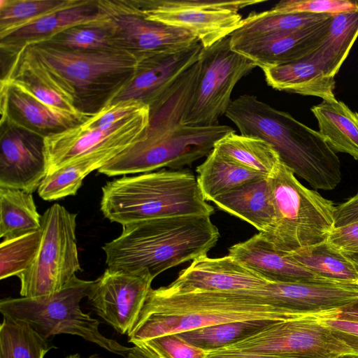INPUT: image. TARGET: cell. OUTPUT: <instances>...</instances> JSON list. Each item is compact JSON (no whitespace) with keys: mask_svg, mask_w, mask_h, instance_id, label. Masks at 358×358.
I'll return each instance as SVG.
<instances>
[{"mask_svg":"<svg viewBox=\"0 0 358 358\" xmlns=\"http://www.w3.org/2000/svg\"><path fill=\"white\" fill-rule=\"evenodd\" d=\"M311 313L294 312L262 294L260 289L174 292L151 289L135 325L127 334L135 344L226 322L252 320L277 321Z\"/></svg>","mask_w":358,"mask_h":358,"instance_id":"1","label":"cell"},{"mask_svg":"<svg viewBox=\"0 0 358 358\" xmlns=\"http://www.w3.org/2000/svg\"><path fill=\"white\" fill-rule=\"evenodd\" d=\"M220 238L210 216L176 215L122 225L102 247L108 268L145 272L153 278L169 268L207 255Z\"/></svg>","mask_w":358,"mask_h":358,"instance_id":"2","label":"cell"},{"mask_svg":"<svg viewBox=\"0 0 358 358\" xmlns=\"http://www.w3.org/2000/svg\"><path fill=\"white\" fill-rule=\"evenodd\" d=\"M224 115L244 136L259 138L281 162L315 189L331 190L341 181V162L318 131L257 99L243 94L231 101Z\"/></svg>","mask_w":358,"mask_h":358,"instance_id":"3","label":"cell"},{"mask_svg":"<svg viewBox=\"0 0 358 358\" xmlns=\"http://www.w3.org/2000/svg\"><path fill=\"white\" fill-rule=\"evenodd\" d=\"M101 211L112 222H131L176 215H209L196 176L187 170H160L123 176L102 187Z\"/></svg>","mask_w":358,"mask_h":358,"instance_id":"4","label":"cell"},{"mask_svg":"<svg viewBox=\"0 0 358 358\" xmlns=\"http://www.w3.org/2000/svg\"><path fill=\"white\" fill-rule=\"evenodd\" d=\"M34 53L74 100L92 115L108 104L130 80L139 55L122 49L76 51L45 43L29 45Z\"/></svg>","mask_w":358,"mask_h":358,"instance_id":"5","label":"cell"},{"mask_svg":"<svg viewBox=\"0 0 358 358\" xmlns=\"http://www.w3.org/2000/svg\"><path fill=\"white\" fill-rule=\"evenodd\" d=\"M268 178L276 217L263 235L273 247L289 254L327 241L334 228V203L303 186L283 163Z\"/></svg>","mask_w":358,"mask_h":358,"instance_id":"6","label":"cell"},{"mask_svg":"<svg viewBox=\"0 0 358 358\" xmlns=\"http://www.w3.org/2000/svg\"><path fill=\"white\" fill-rule=\"evenodd\" d=\"M92 282L75 275L50 295L3 299L0 311L3 316L27 323L46 339L62 334L76 335L124 357L130 348L103 336L99 329V322L81 310L80 301L87 296Z\"/></svg>","mask_w":358,"mask_h":358,"instance_id":"7","label":"cell"},{"mask_svg":"<svg viewBox=\"0 0 358 358\" xmlns=\"http://www.w3.org/2000/svg\"><path fill=\"white\" fill-rule=\"evenodd\" d=\"M234 131L231 127L220 124H181L164 132L148 130L138 141L97 171L108 176H116L149 173L162 168L179 170L207 157L220 139Z\"/></svg>","mask_w":358,"mask_h":358,"instance_id":"8","label":"cell"},{"mask_svg":"<svg viewBox=\"0 0 358 358\" xmlns=\"http://www.w3.org/2000/svg\"><path fill=\"white\" fill-rule=\"evenodd\" d=\"M77 214L55 203L42 215L41 242L29 268L19 275L22 297L50 295L81 271L77 248Z\"/></svg>","mask_w":358,"mask_h":358,"instance_id":"9","label":"cell"},{"mask_svg":"<svg viewBox=\"0 0 358 358\" xmlns=\"http://www.w3.org/2000/svg\"><path fill=\"white\" fill-rule=\"evenodd\" d=\"M339 309L275 322L227 348L294 358L350 357V350L325 324Z\"/></svg>","mask_w":358,"mask_h":358,"instance_id":"10","label":"cell"},{"mask_svg":"<svg viewBox=\"0 0 358 358\" xmlns=\"http://www.w3.org/2000/svg\"><path fill=\"white\" fill-rule=\"evenodd\" d=\"M230 36L202 49L198 80L182 117V125L219 124V117L231 102L235 85L257 67L254 62L231 48Z\"/></svg>","mask_w":358,"mask_h":358,"instance_id":"11","label":"cell"},{"mask_svg":"<svg viewBox=\"0 0 358 358\" xmlns=\"http://www.w3.org/2000/svg\"><path fill=\"white\" fill-rule=\"evenodd\" d=\"M266 0H131L145 19L183 29L208 48L243 23L239 10Z\"/></svg>","mask_w":358,"mask_h":358,"instance_id":"12","label":"cell"},{"mask_svg":"<svg viewBox=\"0 0 358 358\" xmlns=\"http://www.w3.org/2000/svg\"><path fill=\"white\" fill-rule=\"evenodd\" d=\"M149 124L150 108L145 105L110 127L92 128L82 122L47 136L44 140L48 174L89 155L123 151L145 134Z\"/></svg>","mask_w":358,"mask_h":358,"instance_id":"13","label":"cell"},{"mask_svg":"<svg viewBox=\"0 0 358 358\" xmlns=\"http://www.w3.org/2000/svg\"><path fill=\"white\" fill-rule=\"evenodd\" d=\"M154 278L145 272L107 268L93 280L87 299L98 315L120 334H128L144 306Z\"/></svg>","mask_w":358,"mask_h":358,"instance_id":"14","label":"cell"},{"mask_svg":"<svg viewBox=\"0 0 358 358\" xmlns=\"http://www.w3.org/2000/svg\"><path fill=\"white\" fill-rule=\"evenodd\" d=\"M110 17L118 48L141 55L180 49L198 40L189 31L149 20L138 13L131 0H101Z\"/></svg>","mask_w":358,"mask_h":358,"instance_id":"15","label":"cell"},{"mask_svg":"<svg viewBox=\"0 0 358 358\" xmlns=\"http://www.w3.org/2000/svg\"><path fill=\"white\" fill-rule=\"evenodd\" d=\"M0 187L33 193L48 174L45 138L0 121Z\"/></svg>","mask_w":358,"mask_h":358,"instance_id":"16","label":"cell"},{"mask_svg":"<svg viewBox=\"0 0 358 358\" xmlns=\"http://www.w3.org/2000/svg\"><path fill=\"white\" fill-rule=\"evenodd\" d=\"M203 48L197 41L180 49L141 55L134 76L108 103L135 100L152 107L198 62Z\"/></svg>","mask_w":358,"mask_h":358,"instance_id":"17","label":"cell"},{"mask_svg":"<svg viewBox=\"0 0 358 358\" xmlns=\"http://www.w3.org/2000/svg\"><path fill=\"white\" fill-rule=\"evenodd\" d=\"M271 282L229 255L219 258L207 255L192 261L166 287L174 292L240 291L266 287Z\"/></svg>","mask_w":358,"mask_h":358,"instance_id":"18","label":"cell"},{"mask_svg":"<svg viewBox=\"0 0 358 358\" xmlns=\"http://www.w3.org/2000/svg\"><path fill=\"white\" fill-rule=\"evenodd\" d=\"M331 17L292 32L250 39L230 36L231 47L262 69L298 62L310 56L317 48L327 33Z\"/></svg>","mask_w":358,"mask_h":358,"instance_id":"19","label":"cell"},{"mask_svg":"<svg viewBox=\"0 0 358 358\" xmlns=\"http://www.w3.org/2000/svg\"><path fill=\"white\" fill-rule=\"evenodd\" d=\"M1 120L15 124L44 138L83 122L90 115L50 106L18 87L1 80Z\"/></svg>","mask_w":358,"mask_h":358,"instance_id":"20","label":"cell"},{"mask_svg":"<svg viewBox=\"0 0 358 358\" xmlns=\"http://www.w3.org/2000/svg\"><path fill=\"white\" fill-rule=\"evenodd\" d=\"M109 17L101 0H79L0 38L1 54L11 60L26 45L45 41L70 27Z\"/></svg>","mask_w":358,"mask_h":358,"instance_id":"21","label":"cell"},{"mask_svg":"<svg viewBox=\"0 0 358 358\" xmlns=\"http://www.w3.org/2000/svg\"><path fill=\"white\" fill-rule=\"evenodd\" d=\"M228 255L271 282L338 284L317 275L288 254L276 250L260 232L231 246Z\"/></svg>","mask_w":358,"mask_h":358,"instance_id":"22","label":"cell"},{"mask_svg":"<svg viewBox=\"0 0 358 358\" xmlns=\"http://www.w3.org/2000/svg\"><path fill=\"white\" fill-rule=\"evenodd\" d=\"M279 306L300 313L340 309L358 298V287L333 283L271 282L261 289Z\"/></svg>","mask_w":358,"mask_h":358,"instance_id":"23","label":"cell"},{"mask_svg":"<svg viewBox=\"0 0 358 358\" xmlns=\"http://www.w3.org/2000/svg\"><path fill=\"white\" fill-rule=\"evenodd\" d=\"M1 80L18 87L50 106L82 113L76 108L71 95L38 59L29 45L23 47L13 58Z\"/></svg>","mask_w":358,"mask_h":358,"instance_id":"24","label":"cell"},{"mask_svg":"<svg viewBox=\"0 0 358 358\" xmlns=\"http://www.w3.org/2000/svg\"><path fill=\"white\" fill-rule=\"evenodd\" d=\"M222 210L266 234L275 222V208L268 177H263L223 194L212 201Z\"/></svg>","mask_w":358,"mask_h":358,"instance_id":"25","label":"cell"},{"mask_svg":"<svg viewBox=\"0 0 358 358\" xmlns=\"http://www.w3.org/2000/svg\"><path fill=\"white\" fill-rule=\"evenodd\" d=\"M262 71L267 84L276 90L317 96L322 100L336 98L334 78L327 76L313 61L304 59Z\"/></svg>","mask_w":358,"mask_h":358,"instance_id":"26","label":"cell"},{"mask_svg":"<svg viewBox=\"0 0 358 358\" xmlns=\"http://www.w3.org/2000/svg\"><path fill=\"white\" fill-rule=\"evenodd\" d=\"M319 133L336 152L346 153L358 160V113L336 98L312 106Z\"/></svg>","mask_w":358,"mask_h":358,"instance_id":"27","label":"cell"},{"mask_svg":"<svg viewBox=\"0 0 358 358\" xmlns=\"http://www.w3.org/2000/svg\"><path fill=\"white\" fill-rule=\"evenodd\" d=\"M358 38V8L332 15L324 39L307 59L334 78Z\"/></svg>","mask_w":358,"mask_h":358,"instance_id":"28","label":"cell"},{"mask_svg":"<svg viewBox=\"0 0 358 358\" xmlns=\"http://www.w3.org/2000/svg\"><path fill=\"white\" fill-rule=\"evenodd\" d=\"M196 171L199 189L206 201H213L238 187L266 177L225 158L214 149Z\"/></svg>","mask_w":358,"mask_h":358,"instance_id":"29","label":"cell"},{"mask_svg":"<svg viewBox=\"0 0 358 358\" xmlns=\"http://www.w3.org/2000/svg\"><path fill=\"white\" fill-rule=\"evenodd\" d=\"M225 158L266 177L272 175L282 163L275 150L265 141L231 132L214 146Z\"/></svg>","mask_w":358,"mask_h":358,"instance_id":"30","label":"cell"},{"mask_svg":"<svg viewBox=\"0 0 358 358\" xmlns=\"http://www.w3.org/2000/svg\"><path fill=\"white\" fill-rule=\"evenodd\" d=\"M199 74L197 62L150 108L148 131L164 132L181 125L182 117L193 94Z\"/></svg>","mask_w":358,"mask_h":358,"instance_id":"31","label":"cell"},{"mask_svg":"<svg viewBox=\"0 0 358 358\" xmlns=\"http://www.w3.org/2000/svg\"><path fill=\"white\" fill-rule=\"evenodd\" d=\"M121 152L113 150L89 155L47 174L38 189V195L50 201L76 194L86 176Z\"/></svg>","mask_w":358,"mask_h":358,"instance_id":"32","label":"cell"},{"mask_svg":"<svg viewBox=\"0 0 358 358\" xmlns=\"http://www.w3.org/2000/svg\"><path fill=\"white\" fill-rule=\"evenodd\" d=\"M42 215L31 193L0 187V237L9 239L41 229Z\"/></svg>","mask_w":358,"mask_h":358,"instance_id":"33","label":"cell"},{"mask_svg":"<svg viewBox=\"0 0 358 358\" xmlns=\"http://www.w3.org/2000/svg\"><path fill=\"white\" fill-rule=\"evenodd\" d=\"M288 255L322 278L338 284L358 287V274L353 264L327 240Z\"/></svg>","mask_w":358,"mask_h":358,"instance_id":"34","label":"cell"},{"mask_svg":"<svg viewBox=\"0 0 358 358\" xmlns=\"http://www.w3.org/2000/svg\"><path fill=\"white\" fill-rule=\"evenodd\" d=\"M332 15L309 13H275L269 10L251 13L244 18L242 26L231 35V38L250 39L292 32L317 24Z\"/></svg>","mask_w":358,"mask_h":358,"instance_id":"35","label":"cell"},{"mask_svg":"<svg viewBox=\"0 0 358 358\" xmlns=\"http://www.w3.org/2000/svg\"><path fill=\"white\" fill-rule=\"evenodd\" d=\"M277 322L272 320H252L226 322L178 334L189 343L206 351L229 346Z\"/></svg>","mask_w":358,"mask_h":358,"instance_id":"36","label":"cell"},{"mask_svg":"<svg viewBox=\"0 0 358 358\" xmlns=\"http://www.w3.org/2000/svg\"><path fill=\"white\" fill-rule=\"evenodd\" d=\"M49 339L27 323L3 316L0 326V358H44L55 348Z\"/></svg>","mask_w":358,"mask_h":358,"instance_id":"37","label":"cell"},{"mask_svg":"<svg viewBox=\"0 0 358 358\" xmlns=\"http://www.w3.org/2000/svg\"><path fill=\"white\" fill-rule=\"evenodd\" d=\"M38 43L76 51L120 49L114 38L110 17L70 27Z\"/></svg>","mask_w":358,"mask_h":358,"instance_id":"38","label":"cell"},{"mask_svg":"<svg viewBox=\"0 0 358 358\" xmlns=\"http://www.w3.org/2000/svg\"><path fill=\"white\" fill-rule=\"evenodd\" d=\"M79 0H0V38Z\"/></svg>","mask_w":358,"mask_h":358,"instance_id":"39","label":"cell"},{"mask_svg":"<svg viewBox=\"0 0 358 358\" xmlns=\"http://www.w3.org/2000/svg\"><path fill=\"white\" fill-rule=\"evenodd\" d=\"M41 229L20 236L3 239L0 246V279L18 276L34 261L41 242Z\"/></svg>","mask_w":358,"mask_h":358,"instance_id":"40","label":"cell"},{"mask_svg":"<svg viewBox=\"0 0 358 358\" xmlns=\"http://www.w3.org/2000/svg\"><path fill=\"white\" fill-rule=\"evenodd\" d=\"M135 344L142 345L156 358H207L208 355V351L189 343L178 334L160 336Z\"/></svg>","mask_w":358,"mask_h":358,"instance_id":"41","label":"cell"},{"mask_svg":"<svg viewBox=\"0 0 358 358\" xmlns=\"http://www.w3.org/2000/svg\"><path fill=\"white\" fill-rule=\"evenodd\" d=\"M358 8V1L350 0H283L269 10L275 13H309L336 15Z\"/></svg>","mask_w":358,"mask_h":358,"instance_id":"42","label":"cell"},{"mask_svg":"<svg viewBox=\"0 0 358 358\" xmlns=\"http://www.w3.org/2000/svg\"><path fill=\"white\" fill-rule=\"evenodd\" d=\"M145 105L135 100H121L110 103L90 115L83 124L92 128L110 127Z\"/></svg>","mask_w":358,"mask_h":358,"instance_id":"43","label":"cell"},{"mask_svg":"<svg viewBox=\"0 0 358 358\" xmlns=\"http://www.w3.org/2000/svg\"><path fill=\"white\" fill-rule=\"evenodd\" d=\"M324 322L334 336L350 350V357L358 358V322L332 317L326 319Z\"/></svg>","mask_w":358,"mask_h":358,"instance_id":"44","label":"cell"},{"mask_svg":"<svg viewBox=\"0 0 358 358\" xmlns=\"http://www.w3.org/2000/svg\"><path fill=\"white\" fill-rule=\"evenodd\" d=\"M328 243L342 252L358 251V221L334 228L327 239Z\"/></svg>","mask_w":358,"mask_h":358,"instance_id":"45","label":"cell"},{"mask_svg":"<svg viewBox=\"0 0 358 358\" xmlns=\"http://www.w3.org/2000/svg\"><path fill=\"white\" fill-rule=\"evenodd\" d=\"M357 221L358 193L347 201L335 207L334 228L343 227Z\"/></svg>","mask_w":358,"mask_h":358,"instance_id":"46","label":"cell"},{"mask_svg":"<svg viewBox=\"0 0 358 358\" xmlns=\"http://www.w3.org/2000/svg\"><path fill=\"white\" fill-rule=\"evenodd\" d=\"M207 358H294L268 355L249 352H244L238 350H233L227 348H220L208 352Z\"/></svg>","mask_w":358,"mask_h":358,"instance_id":"47","label":"cell"},{"mask_svg":"<svg viewBox=\"0 0 358 358\" xmlns=\"http://www.w3.org/2000/svg\"><path fill=\"white\" fill-rule=\"evenodd\" d=\"M339 318L358 322V298L339 309Z\"/></svg>","mask_w":358,"mask_h":358,"instance_id":"48","label":"cell"},{"mask_svg":"<svg viewBox=\"0 0 358 358\" xmlns=\"http://www.w3.org/2000/svg\"><path fill=\"white\" fill-rule=\"evenodd\" d=\"M124 358H156L147 349L138 344L130 348Z\"/></svg>","mask_w":358,"mask_h":358,"instance_id":"49","label":"cell"},{"mask_svg":"<svg viewBox=\"0 0 358 358\" xmlns=\"http://www.w3.org/2000/svg\"><path fill=\"white\" fill-rule=\"evenodd\" d=\"M345 255L350 259L353 264L356 271L358 274V251L352 252H343Z\"/></svg>","mask_w":358,"mask_h":358,"instance_id":"50","label":"cell"},{"mask_svg":"<svg viewBox=\"0 0 358 358\" xmlns=\"http://www.w3.org/2000/svg\"><path fill=\"white\" fill-rule=\"evenodd\" d=\"M66 358H83L80 357V355L78 353L76 354H72L69 356H67ZM87 358H101L98 355L94 354L88 357Z\"/></svg>","mask_w":358,"mask_h":358,"instance_id":"51","label":"cell"},{"mask_svg":"<svg viewBox=\"0 0 358 358\" xmlns=\"http://www.w3.org/2000/svg\"><path fill=\"white\" fill-rule=\"evenodd\" d=\"M345 358H356V357H345Z\"/></svg>","mask_w":358,"mask_h":358,"instance_id":"52","label":"cell"}]
</instances>
